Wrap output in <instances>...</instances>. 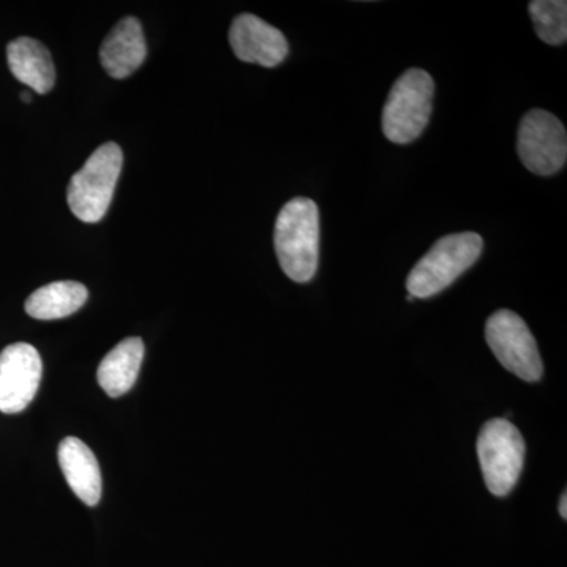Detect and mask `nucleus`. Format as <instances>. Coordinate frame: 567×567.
Masks as SVG:
<instances>
[{
	"label": "nucleus",
	"instance_id": "obj_1",
	"mask_svg": "<svg viewBox=\"0 0 567 567\" xmlns=\"http://www.w3.org/2000/svg\"><path fill=\"white\" fill-rule=\"evenodd\" d=\"M320 218L315 200L295 197L279 212L275 249L284 274L295 282H309L319 267Z\"/></svg>",
	"mask_w": 567,
	"mask_h": 567
},
{
	"label": "nucleus",
	"instance_id": "obj_2",
	"mask_svg": "<svg viewBox=\"0 0 567 567\" xmlns=\"http://www.w3.org/2000/svg\"><path fill=\"white\" fill-rule=\"evenodd\" d=\"M484 241L475 233L451 234L439 241L410 271L406 290L413 298H431L461 278L483 254Z\"/></svg>",
	"mask_w": 567,
	"mask_h": 567
},
{
	"label": "nucleus",
	"instance_id": "obj_3",
	"mask_svg": "<svg viewBox=\"0 0 567 567\" xmlns=\"http://www.w3.org/2000/svg\"><path fill=\"white\" fill-rule=\"evenodd\" d=\"M122 166V148L115 142H106L71 177L66 200L80 221H102L110 210Z\"/></svg>",
	"mask_w": 567,
	"mask_h": 567
},
{
	"label": "nucleus",
	"instance_id": "obj_4",
	"mask_svg": "<svg viewBox=\"0 0 567 567\" xmlns=\"http://www.w3.org/2000/svg\"><path fill=\"white\" fill-rule=\"evenodd\" d=\"M435 82L427 71L406 70L394 82L383 107L382 128L394 144H410L421 136L431 121Z\"/></svg>",
	"mask_w": 567,
	"mask_h": 567
},
{
	"label": "nucleus",
	"instance_id": "obj_5",
	"mask_svg": "<svg viewBox=\"0 0 567 567\" xmlns=\"http://www.w3.org/2000/svg\"><path fill=\"white\" fill-rule=\"evenodd\" d=\"M477 457L491 494L506 496L524 468V436L507 420L488 421L477 436Z\"/></svg>",
	"mask_w": 567,
	"mask_h": 567
},
{
	"label": "nucleus",
	"instance_id": "obj_6",
	"mask_svg": "<svg viewBox=\"0 0 567 567\" xmlns=\"http://www.w3.org/2000/svg\"><path fill=\"white\" fill-rule=\"evenodd\" d=\"M487 344L507 371L525 382L543 377V360L532 331L516 312L499 309L486 324Z\"/></svg>",
	"mask_w": 567,
	"mask_h": 567
},
{
	"label": "nucleus",
	"instance_id": "obj_7",
	"mask_svg": "<svg viewBox=\"0 0 567 567\" xmlns=\"http://www.w3.org/2000/svg\"><path fill=\"white\" fill-rule=\"evenodd\" d=\"M517 152L529 173L543 177L557 174L567 158L565 125L550 112L529 111L518 126Z\"/></svg>",
	"mask_w": 567,
	"mask_h": 567
},
{
	"label": "nucleus",
	"instance_id": "obj_8",
	"mask_svg": "<svg viewBox=\"0 0 567 567\" xmlns=\"http://www.w3.org/2000/svg\"><path fill=\"white\" fill-rule=\"evenodd\" d=\"M43 363L35 347L18 342L0 353V412L14 415L28 409L39 391Z\"/></svg>",
	"mask_w": 567,
	"mask_h": 567
},
{
	"label": "nucleus",
	"instance_id": "obj_9",
	"mask_svg": "<svg viewBox=\"0 0 567 567\" xmlns=\"http://www.w3.org/2000/svg\"><path fill=\"white\" fill-rule=\"evenodd\" d=\"M229 41L241 62L259 63L267 69L278 66L289 54V43L284 33L251 13L235 18Z\"/></svg>",
	"mask_w": 567,
	"mask_h": 567
},
{
	"label": "nucleus",
	"instance_id": "obj_10",
	"mask_svg": "<svg viewBox=\"0 0 567 567\" xmlns=\"http://www.w3.org/2000/svg\"><path fill=\"white\" fill-rule=\"evenodd\" d=\"M147 58V44L141 22L136 18H123L104 39L100 50L103 69L115 80L128 78Z\"/></svg>",
	"mask_w": 567,
	"mask_h": 567
},
{
	"label": "nucleus",
	"instance_id": "obj_11",
	"mask_svg": "<svg viewBox=\"0 0 567 567\" xmlns=\"http://www.w3.org/2000/svg\"><path fill=\"white\" fill-rule=\"evenodd\" d=\"M59 464L74 495L87 506L102 498V472L91 447L76 436H66L59 445Z\"/></svg>",
	"mask_w": 567,
	"mask_h": 567
},
{
	"label": "nucleus",
	"instance_id": "obj_12",
	"mask_svg": "<svg viewBox=\"0 0 567 567\" xmlns=\"http://www.w3.org/2000/svg\"><path fill=\"white\" fill-rule=\"evenodd\" d=\"M11 74L33 92L48 93L54 87L55 69L51 52L40 41L21 37L7 47Z\"/></svg>",
	"mask_w": 567,
	"mask_h": 567
},
{
	"label": "nucleus",
	"instance_id": "obj_13",
	"mask_svg": "<svg viewBox=\"0 0 567 567\" xmlns=\"http://www.w3.org/2000/svg\"><path fill=\"white\" fill-rule=\"evenodd\" d=\"M144 342L140 338L123 339L103 358L99 368V383L104 393L111 398H121L128 393L136 383L142 360Z\"/></svg>",
	"mask_w": 567,
	"mask_h": 567
},
{
	"label": "nucleus",
	"instance_id": "obj_14",
	"mask_svg": "<svg viewBox=\"0 0 567 567\" xmlns=\"http://www.w3.org/2000/svg\"><path fill=\"white\" fill-rule=\"evenodd\" d=\"M87 298V289L81 282H51L28 298L25 312L37 320L63 319L80 311Z\"/></svg>",
	"mask_w": 567,
	"mask_h": 567
},
{
	"label": "nucleus",
	"instance_id": "obj_15",
	"mask_svg": "<svg viewBox=\"0 0 567 567\" xmlns=\"http://www.w3.org/2000/svg\"><path fill=\"white\" fill-rule=\"evenodd\" d=\"M537 37L544 43L559 47L567 40V3L565 0H535L528 7Z\"/></svg>",
	"mask_w": 567,
	"mask_h": 567
},
{
	"label": "nucleus",
	"instance_id": "obj_16",
	"mask_svg": "<svg viewBox=\"0 0 567 567\" xmlns=\"http://www.w3.org/2000/svg\"><path fill=\"white\" fill-rule=\"evenodd\" d=\"M559 514H561L563 518H567V496H566V492L561 496V502H559Z\"/></svg>",
	"mask_w": 567,
	"mask_h": 567
},
{
	"label": "nucleus",
	"instance_id": "obj_17",
	"mask_svg": "<svg viewBox=\"0 0 567 567\" xmlns=\"http://www.w3.org/2000/svg\"><path fill=\"white\" fill-rule=\"evenodd\" d=\"M21 100L24 103H31L32 102V95L29 92H22L21 93Z\"/></svg>",
	"mask_w": 567,
	"mask_h": 567
}]
</instances>
